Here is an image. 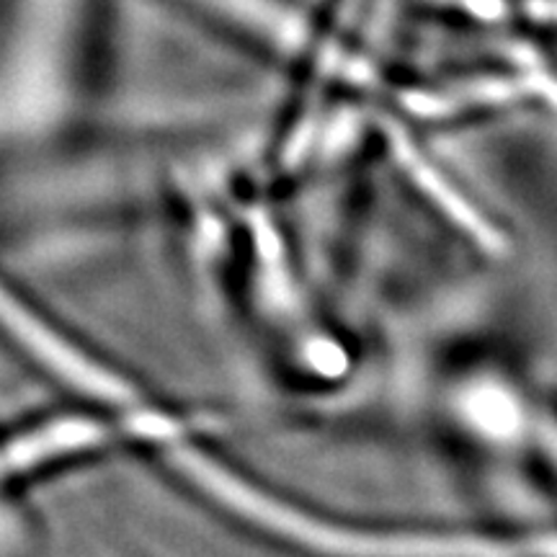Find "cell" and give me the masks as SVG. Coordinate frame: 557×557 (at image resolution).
I'll return each mask as SVG.
<instances>
[{
  "mask_svg": "<svg viewBox=\"0 0 557 557\" xmlns=\"http://www.w3.org/2000/svg\"><path fill=\"white\" fill-rule=\"evenodd\" d=\"M387 132H389V148H393V156L398 158L400 169L406 171V176L423 191V197L434 201V205L442 209V212L447 214V218L455 222L462 233H468L480 248L487 250V253L493 256L504 253L506 250L504 235H500L498 230L493 227L491 222H487L483 214H480L478 209L472 207L470 201L465 199L462 194H459L455 186H451L449 181L429 163L426 158H423V152L410 143L406 132L395 127V124Z\"/></svg>",
  "mask_w": 557,
  "mask_h": 557,
  "instance_id": "obj_1",
  "label": "cell"
},
{
  "mask_svg": "<svg viewBox=\"0 0 557 557\" xmlns=\"http://www.w3.org/2000/svg\"><path fill=\"white\" fill-rule=\"evenodd\" d=\"M542 96L547 101H557V83L529 75V78H483L472 83H459L447 90H416L403 96L408 111L418 116H449L465 109L485 107V103H508Z\"/></svg>",
  "mask_w": 557,
  "mask_h": 557,
  "instance_id": "obj_2",
  "label": "cell"
},
{
  "mask_svg": "<svg viewBox=\"0 0 557 557\" xmlns=\"http://www.w3.org/2000/svg\"><path fill=\"white\" fill-rule=\"evenodd\" d=\"M524 9L534 21L557 24V0H527Z\"/></svg>",
  "mask_w": 557,
  "mask_h": 557,
  "instance_id": "obj_3",
  "label": "cell"
},
{
  "mask_svg": "<svg viewBox=\"0 0 557 557\" xmlns=\"http://www.w3.org/2000/svg\"><path fill=\"white\" fill-rule=\"evenodd\" d=\"M534 431H537V438L542 442V447H545L547 451H553V455L557 457V423L542 418V421L534 423Z\"/></svg>",
  "mask_w": 557,
  "mask_h": 557,
  "instance_id": "obj_4",
  "label": "cell"
}]
</instances>
